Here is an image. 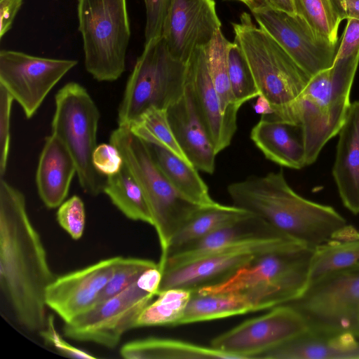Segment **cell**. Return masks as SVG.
I'll use <instances>...</instances> for the list:
<instances>
[{
    "instance_id": "obj_15",
    "label": "cell",
    "mask_w": 359,
    "mask_h": 359,
    "mask_svg": "<svg viewBox=\"0 0 359 359\" xmlns=\"http://www.w3.org/2000/svg\"><path fill=\"white\" fill-rule=\"evenodd\" d=\"M298 243L287 237L256 241L163 271L158 294L170 288L194 292L222 283L247 264L255 255Z\"/></svg>"
},
{
    "instance_id": "obj_12",
    "label": "cell",
    "mask_w": 359,
    "mask_h": 359,
    "mask_svg": "<svg viewBox=\"0 0 359 359\" xmlns=\"http://www.w3.org/2000/svg\"><path fill=\"white\" fill-rule=\"evenodd\" d=\"M249 8L259 27L271 36L311 77L330 68L337 44L327 41L298 14L274 8L264 0H252Z\"/></svg>"
},
{
    "instance_id": "obj_43",
    "label": "cell",
    "mask_w": 359,
    "mask_h": 359,
    "mask_svg": "<svg viewBox=\"0 0 359 359\" xmlns=\"http://www.w3.org/2000/svg\"><path fill=\"white\" fill-rule=\"evenodd\" d=\"M23 0H0V39L11 29Z\"/></svg>"
},
{
    "instance_id": "obj_41",
    "label": "cell",
    "mask_w": 359,
    "mask_h": 359,
    "mask_svg": "<svg viewBox=\"0 0 359 359\" xmlns=\"http://www.w3.org/2000/svg\"><path fill=\"white\" fill-rule=\"evenodd\" d=\"M44 341L55 348L61 354L74 358H95L90 353L67 343L57 332L54 318L48 315L45 327L39 332Z\"/></svg>"
},
{
    "instance_id": "obj_7",
    "label": "cell",
    "mask_w": 359,
    "mask_h": 359,
    "mask_svg": "<svg viewBox=\"0 0 359 359\" xmlns=\"http://www.w3.org/2000/svg\"><path fill=\"white\" fill-rule=\"evenodd\" d=\"M77 17L86 71L98 81L117 80L131 35L127 0H78Z\"/></svg>"
},
{
    "instance_id": "obj_36",
    "label": "cell",
    "mask_w": 359,
    "mask_h": 359,
    "mask_svg": "<svg viewBox=\"0 0 359 359\" xmlns=\"http://www.w3.org/2000/svg\"><path fill=\"white\" fill-rule=\"evenodd\" d=\"M157 264L147 259L122 257L96 304L120 293L137 281L144 271Z\"/></svg>"
},
{
    "instance_id": "obj_30",
    "label": "cell",
    "mask_w": 359,
    "mask_h": 359,
    "mask_svg": "<svg viewBox=\"0 0 359 359\" xmlns=\"http://www.w3.org/2000/svg\"><path fill=\"white\" fill-rule=\"evenodd\" d=\"M103 193L128 219L153 225L144 194L125 163L118 172L106 177Z\"/></svg>"
},
{
    "instance_id": "obj_27",
    "label": "cell",
    "mask_w": 359,
    "mask_h": 359,
    "mask_svg": "<svg viewBox=\"0 0 359 359\" xmlns=\"http://www.w3.org/2000/svg\"><path fill=\"white\" fill-rule=\"evenodd\" d=\"M359 262V231L348 225L333 239L316 247L309 267V285Z\"/></svg>"
},
{
    "instance_id": "obj_4",
    "label": "cell",
    "mask_w": 359,
    "mask_h": 359,
    "mask_svg": "<svg viewBox=\"0 0 359 359\" xmlns=\"http://www.w3.org/2000/svg\"><path fill=\"white\" fill-rule=\"evenodd\" d=\"M234 41L241 48L261 95L270 103L273 115L295 124L296 103L311 76L266 31L243 13L232 25Z\"/></svg>"
},
{
    "instance_id": "obj_17",
    "label": "cell",
    "mask_w": 359,
    "mask_h": 359,
    "mask_svg": "<svg viewBox=\"0 0 359 359\" xmlns=\"http://www.w3.org/2000/svg\"><path fill=\"white\" fill-rule=\"evenodd\" d=\"M121 258L118 256L104 259L56 277L46 290L47 307L64 323L84 313L96 304Z\"/></svg>"
},
{
    "instance_id": "obj_26",
    "label": "cell",
    "mask_w": 359,
    "mask_h": 359,
    "mask_svg": "<svg viewBox=\"0 0 359 359\" xmlns=\"http://www.w3.org/2000/svg\"><path fill=\"white\" fill-rule=\"evenodd\" d=\"M126 359L225 358L233 356L209 347L177 339L149 337L129 341L120 349Z\"/></svg>"
},
{
    "instance_id": "obj_29",
    "label": "cell",
    "mask_w": 359,
    "mask_h": 359,
    "mask_svg": "<svg viewBox=\"0 0 359 359\" xmlns=\"http://www.w3.org/2000/svg\"><path fill=\"white\" fill-rule=\"evenodd\" d=\"M253 312L245 297L238 292L201 293L191 295L178 325L208 321Z\"/></svg>"
},
{
    "instance_id": "obj_35",
    "label": "cell",
    "mask_w": 359,
    "mask_h": 359,
    "mask_svg": "<svg viewBox=\"0 0 359 359\" xmlns=\"http://www.w3.org/2000/svg\"><path fill=\"white\" fill-rule=\"evenodd\" d=\"M228 65L231 91L236 104L241 107L260 93L244 54L235 41L228 46Z\"/></svg>"
},
{
    "instance_id": "obj_44",
    "label": "cell",
    "mask_w": 359,
    "mask_h": 359,
    "mask_svg": "<svg viewBox=\"0 0 359 359\" xmlns=\"http://www.w3.org/2000/svg\"><path fill=\"white\" fill-rule=\"evenodd\" d=\"M332 8L341 21L348 19L359 20V0H330Z\"/></svg>"
},
{
    "instance_id": "obj_37",
    "label": "cell",
    "mask_w": 359,
    "mask_h": 359,
    "mask_svg": "<svg viewBox=\"0 0 359 359\" xmlns=\"http://www.w3.org/2000/svg\"><path fill=\"white\" fill-rule=\"evenodd\" d=\"M57 220L73 239H79L83 235L86 224V212L82 199L74 195L65 201L58 207Z\"/></svg>"
},
{
    "instance_id": "obj_33",
    "label": "cell",
    "mask_w": 359,
    "mask_h": 359,
    "mask_svg": "<svg viewBox=\"0 0 359 359\" xmlns=\"http://www.w3.org/2000/svg\"><path fill=\"white\" fill-rule=\"evenodd\" d=\"M191 292L170 288L160 292L140 315L136 327L178 326L190 299Z\"/></svg>"
},
{
    "instance_id": "obj_10",
    "label": "cell",
    "mask_w": 359,
    "mask_h": 359,
    "mask_svg": "<svg viewBox=\"0 0 359 359\" xmlns=\"http://www.w3.org/2000/svg\"><path fill=\"white\" fill-rule=\"evenodd\" d=\"M162 276L158 264L147 269L120 293L64 323V334L72 340L115 348L127 331L136 327L140 315L157 295Z\"/></svg>"
},
{
    "instance_id": "obj_11",
    "label": "cell",
    "mask_w": 359,
    "mask_h": 359,
    "mask_svg": "<svg viewBox=\"0 0 359 359\" xmlns=\"http://www.w3.org/2000/svg\"><path fill=\"white\" fill-rule=\"evenodd\" d=\"M288 304L304 316L311 331L349 332L359 337L355 325L359 262L320 278L299 298Z\"/></svg>"
},
{
    "instance_id": "obj_20",
    "label": "cell",
    "mask_w": 359,
    "mask_h": 359,
    "mask_svg": "<svg viewBox=\"0 0 359 359\" xmlns=\"http://www.w3.org/2000/svg\"><path fill=\"white\" fill-rule=\"evenodd\" d=\"M174 135L189 162L198 170L212 174L218 154L186 85L183 95L167 109Z\"/></svg>"
},
{
    "instance_id": "obj_38",
    "label": "cell",
    "mask_w": 359,
    "mask_h": 359,
    "mask_svg": "<svg viewBox=\"0 0 359 359\" xmlns=\"http://www.w3.org/2000/svg\"><path fill=\"white\" fill-rule=\"evenodd\" d=\"M14 101L10 93L0 86V177L6 174L11 147V118Z\"/></svg>"
},
{
    "instance_id": "obj_25",
    "label": "cell",
    "mask_w": 359,
    "mask_h": 359,
    "mask_svg": "<svg viewBox=\"0 0 359 359\" xmlns=\"http://www.w3.org/2000/svg\"><path fill=\"white\" fill-rule=\"evenodd\" d=\"M148 144L157 165L180 194L201 206H210L217 203L211 197L208 187L201 177L198 170L191 163L165 149Z\"/></svg>"
},
{
    "instance_id": "obj_24",
    "label": "cell",
    "mask_w": 359,
    "mask_h": 359,
    "mask_svg": "<svg viewBox=\"0 0 359 359\" xmlns=\"http://www.w3.org/2000/svg\"><path fill=\"white\" fill-rule=\"evenodd\" d=\"M259 358L359 359V337L349 332L326 333L309 330Z\"/></svg>"
},
{
    "instance_id": "obj_18",
    "label": "cell",
    "mask_w": 359,
    "mask_h": 359,
    "mask_svg": "<svg viewBox=\"0 0 359 359\" xmlns=\"http://www.w3.org/2000/svg\"><path fill=\"white\" fill-rule=\"evenodd\" d=\"M281 237L287 236L250 213L167 256L158 264L163 271L241 244Z\"/></svg>"
},
{
    "instance_id": "obj_32",
    "label": "cell",
    "mask_w": 359,
    "mask_h": 359,
    "mask_svg": "<svg viewBox=\"0 0 359 359\" xmlns=\"http://www.w3.org/2000/svg\"><path fill=\"white\" fill-rule=\"evenodd\" d=\"M129 128L134 135L145 142L165 149L190 163L174 135L167 109L150 107L133 122Z\"/></svg>"
},
{
    "instance_id": "obj_22",
    "label": "cell",
    "mask_w": 359,
    "mask_h": 359,
    "mask_svg": "<svg viewBox=\"0 0 359 359\" xmlns=\"http://www.w3.org/2000/svg\"><path fill=\"white\" fill-rule=\"evenodd\" d=\"M332 175L344 206L359 213V100L351 104L339 132Z\"/></svg>"
},
{
    "instance_id": "obj_39",
    "label": "cell",
    "mask_w": 359,
    "mask_h": 359,
    "mask_svg": "<svg viewBox=\"0 0 359 359\" xmlns=\"http://www.w3.org/2000/svg\"><path fill=\"white\" fill-rule=\"evenodd\" d=\"M93 163L99 173L108 177L118 172L124 161L120 151L109 142L96 147L93 154Z\"/></svg>"
},
{
    "instance_id": "obj_6",
    "label": "cell",
    "mask_w": 359,
    "mask_h": 359,
    "mask_svg": "<svg viewBox=\"0 0 359 359\" xmlns=\"http://www.w3.org/2000/svg\"><path fill=\"white\" fill-rule=\"evenodd\" d=\"M109 142L140 185L153 218L162 259L174 236L198 212L208 206L196 204L180 194L157 165L149 144L134 135L129 126H118Z\"/></svg>"
},
{
    "instance_id": "obj_28",
    "label": "cell",
    "mask_w": 359,
    "mask_h": 359,
    "mask_svg": "<svg viewBox=\"0 0 359 359\" xmlns=\"http://www.w3.org/2000/svg\"><path fill=\"white\" fill-rule=\"evenodd\" d=\"M249 214L250 212L234 205H226L217 202L212 205L203 208L174 236L165 255L160 259L158 262H162L167 256L184 247Z\"/></svg>"
},
{
    "instance_id": "obj_14",
    "label": "cell",
    "mask_w": 359,
    "mask_h": 359,
    "mask_svg": "<svg viewBox=\"0 0 359 359\" xmlns=\"http://www.w3.org/2000/svg\"><path fill=\"white\" fill-rule=\"evenodd\" d=\"M78 64L76 60L42 57L13 50L0 51V86L33 117L55 86Z\"/></svg>"
},
{
    "instance_id": "obj_46",
    "label": "cell",
    "mask_w": 359,
    "mask_h": 359,
    "mask_svg": "<svg viewBox=\"0 0 359 359\" xmlns=\"http://www.w3.org/2000/svg\"><path fill=\"white\" fill-rule=\"evenodd\" d=\"M253 109L256 114L262 116L273 114V110L269 102L262 95H259L253 105Z\"/></svg>"
},
{
    "instance_id": "obj_34",
    "label": "cell",
    "mask_w": 359,
    "mask_h": 359,
    "mask_svg": "<svg viewBox=\"0 0 359 359\" xmlns=\"http://www.w3.org/2000/svg\"><path fill=\"white\" fill-rule=\"evenodd\" d=\"M295 12L302 16L319 35L332 43H339L341 20L330 0H294Z\"/></svg>"
},
{
    "instance_id": "obj_2",
    "label": "cell",
    "mask_w": 359,
    "mask_h": 359,
    "mask_svg": "<svg viewBox=\"0 0 359 359\" xmlns=\"http://www.w3.org/2000/svg\"><path fill=\"white\" fill-rule=\"evenodd\" d=\"M227 191L234 205L311 249L333 239L348 226L333 208L297 194L282 170L233 182Z\"/></svg>"
},
{
    "instance_id": "obj_3",
    "label": "cell",
    "mask_w": 359,
    "mask_h": 359,
    "mask_svg": "<svg viewBox=\"0 0 359 359\" xmlns=\"http://www.w3.org/2000/svg\"><path fill=\"white\" fill-rule=\"evenodd\" d=\"M313 250L296 244L258 254L228 279L196 291L241 293L253 312L290 303L309 285Z\"/></svg>"
},
{
    "instance_id": "obj_19",
    "label": "cell",
    "mask_w": 359,
    "mask_h": 359,
    "mask_svg": "<svg viewBox=\"0 0 359 359\" xmlns=\"http://www.w3.org/2000/svg\"><path fill=\"white\" fill-rule=\"evenodd\" d=\"M186 65V85L190 90L196 111L219 154L231 144L237 123L222 114L209 74L205 47L196 48Z\"/></svg>"
},
{
    "instance_id": "obj_21",
    "label": "cell",
    "mask_w": 359,
    "mask_h": 359,
    "mask_svg": "<svg viewBox=\"0 0 359 359\" xmlns=\"http://www.w3.org/2000/svg\"><path fill=\"white\" fill-rule=\"evenodd\" d=\"M250 139L266 158L281 166H306L305 150L299 126L283 121L273 114L262 116L250 132Z\"/></svg>"
},
{
    "instance_id": "obj_48",
    "label": "cell",
    "mask_w": 359,
    "mask_h": 359,
    "mask_svg": "<svg viewBox=\"0 0 359 359\" xmlns=\"http://www.w3.org/2000/svg\"><path fill=\"white\" fill-rule=\"evenodd\" d=\"M238 1H242L243 2L244 4L249 1H252V0H238Z\"/></svg>"
},
{
    "instance_id": "obj_47",
    "label": "cell",
    "mask_w": 359,
    "mask_h": 359,
    "mask_svg": "<svg viewBox=\"0 0 359 359\" xmlns=\"http://www.w3.org/2000/svg\"><path fill=\"white\" fill-rule=\"evenodd\" d=\"M355 325H356L358 333V335H359V307L358 308V310L356 311Z\"/></svg>"
},
{
    "instance_id": "obj_13",
    "label": "cell",
    "mask_w": 359,
    "mask_h": 359,
    "mask_svg": "<svg viewBox=\"0 0 359 359\" xmlns=\"http://www.w3.org/2000/svg\"><path fill=\"white\" fill-rule=\"evenodd\" d=\"M309 330L304 316L291 304H285L215 337L210 346L234 359L259 358Z\"/></svg>"
},
{
    "instance_id": "obj_23",
    "label": "cell",
    "mask_w": 359,
    "mask_h": 359,
    "mask_svg": "<svg viewBox=\"0 0 359 359\" xmlns=\"http://www.w3.org/2000/svg\"><path fill=\"white\" fill-rule=\"evenodd\" d=\"M76 174V163L65 144L53 134L47 136L37 165L36 184L48 208H58L65 201Z\"/></svg>"
},
{
    "instance_id": "obj_45",
    "label": "cell",
    "mask_w": 359,
    "mask_h": 359,
    "mask_svg": "<svg viewBox=\"0 0 359 359\" xmlns=\"http://www.w3.org/2000/svg\"><path fill=\"white\" fill-rule=\"evenodd\" d=\"M270 6L285 11L291 14H296L294 0H264Z\"/></svg>"
},
{
    "instance_id": "obj_5",
    "label": "cell",
    "mask_w": 359,
    "mask_h": 359,
    "mask_svg": "<svg viewBox=\"0 0 359 359\" xmlns=\"http://www.w3.org/2000/svg\"><path fill=\"white\" fill-rule=\"evenodd\" d=\"M358 63L359 50L334 59L330 68L311 78L298 99L295 118L302 133L306 165L316 161L325 144L343 126Z\"/></svg>"
},
{
    "instance_id": "obj_31",
    "label": "cell",
    "mask_w": 359,
    "mask_h": 359,
    "mask_svg": "<svg viewBox=\"0 0 359 359\" xmlns=\"http://www.w3.org/2000/svg\"><path fill=\"white\" fill-rule=\"evenodd\" d=\"M229 41L219 29L208 46L205 47L207 65L212 84L216 90L222 114L237 123L240 109L231 91L228 65Z\"/></svg>"
},
{
    "instance_id": "obj_40",
    "label": "cell",
    "mask_w": 359,
    "mask_h": 359,
    "mask_svg": "<svg viewBox=\"0 0 359 359\" xmlns=\"http://www.w3.org/2000/svg\"><path fill=\"white\" fill-rule=\"evenodd\" d=\"M170 0H144L146 10L145 42L161 36Z\"/></svg>"
},
{
    "instance_id": "obj_1",
    "label": "cell",
    "mask_w": 359,
    "mask_h": 359,
    "mask_svg": "<svg viewBox=\"0 0 359 359\" xmlns=\"http://www.w3.org/2000/svg\"><path fill=\"white\" fill-rule=\"evenodd\" d=\"M24 194L0 179V286L18 323L40 332L47 323L45 293L55 279Z\"/></svg>"
},
{
    "instance_id": "obj_16",
    "label": "cell",
    "mask_w": 359,
    "mask_h": 359,
    "mask_svg": "<svg viewBox=\"0 0 359 359\" xmlns=\"http://www.w3.org/2000/svg\"><path fill=\"white\" fill-rule=\"evenodd\" d=\"M221 27L214 0H170L161 36L172 57L187 63Z\"/></svg>"
},
{
    "instance_id": "obj_9",
    "label": "cell",
    "mask_w": 359,
    "mask_h": 359,
    "mask_svg": "<svg viewBox=\"0 0 359 359\" xmlns=\"http://www.w3.org/2000/svg\"><path fill=\"white\" fill-rule=\"evenodd\" d=\"M55 109L52 134L67 147L76 166V175L83 191L95 196L103 193L106 177L93 163L97 145L100 111L85 87L71 81L55 95Z\"/></svg>"
},
{
    "instance_id": "obj_8",
    "label": "cell",
    "mask_w": 359,
    "mask_h": 359,
    "mask_svg": "<svg viewBox=\"0 0 359 359\" xmlns=\"http://www.w3.org/2000/svg\"><path fill=\"white\" fill-rule=\"evenodd\" d=\"M187 65L170 54L161 36L144 43L118 108V125L129 126L144 111L167 109L183 95Z\"/></svg>"
},
{
    "instance_id": "obj_42",
    "label": "cell",
    "mask_w": 359,
    "mask_h": 359,
    "mask_svg": "<svg viewBox=\"0 0 359 359\" xmlns=\"http://www.w3.org/2000/svg\"><path fill=\"white\" fill-rule=\"evenodd\" d=\"M359 50V20L348 19L334 59L348 56Z\"/></svg>"
}]
</instances>
